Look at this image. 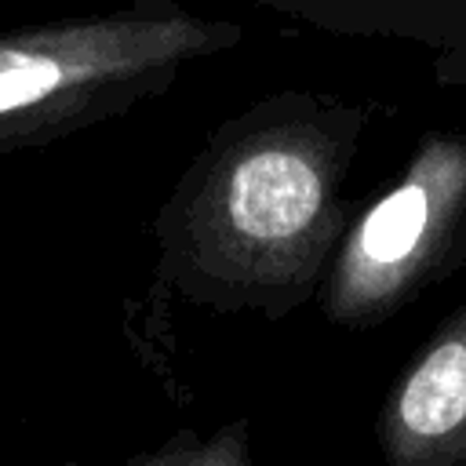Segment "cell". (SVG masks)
I'll use <instances>...</instances> for the list:
<instances>
[{
	"label": "cell",
	"instance_id": "cell-2",
	"mask_svg": "<svg viewBox=\"0 0 466 466\" xmlns=\"http://www.w3.org/2000/svg\"><path fill=\"white\" fill-rule=\"evenodd\" d=\"M240 40V22L182 0H127L0 29V157L116 120Z\"/></svg>",
	"mask_w": 466,
	"mask_h": 466
},
{
	"label": "cell",
	"instance_id": "cell-6",
	"mask_svg": "<svg viewBox=\"0 0 466 466\" xmlns=\"http://www.w3.org/2000/svg\"><path fill=\"white\" fill-rule=\"evenodd\" d=\"M131 466H251L248 422H226L211 437H197L193 430H178L160 448L135 455Z\"/></svg>",
	"mask_w": 466,
	"mask_h": 466
},
{
	"label": "cell",
	"instance_id": "cell-3",
	"mask_svg": "<svg viewBox=\"0 0 466 466\" xmlns=\"http://www.w3.org/2000/svg\"><path fill=\"white\" fill-rule=\"evenodd\" d=\"M466 266V135L426 131L397 182L353 211L317 288L324 320L379 328Z\"/></svg>",
	"mask_w": 466,
	"mask_h": 466
},
{
	"label": "cell",
	"instance_id": "cell-1",
	"mask_svg": "<svg viewBox=\"0 0 466 466\" xmlns=\"http://www.w3.org/2000/svg\"><path fill=\"white\" fill-rule=\"evenodd\" d=\"M379 106L284 87L208 131L153 218L160 291L284 320L309 299L353 218L346 182Z\"/></svg>",
	"mask_w": 466,
	"mask_h": 466
},
{
	"label": "cell",
	"instance_id": "cell-5",
	"mask_svg": "<svg viewBox=\"0 0 466 466\" xmlns=\"http://www.w3.org/2000/svg\"><path fill=\"white\" fill-rule=\"evenodd\" d=\"M335 36L408 40L441 55V73L466 80V0H251Z\"/></svg>",
	"mask_w": 466,
	"mask_h": 466
},
{
	"label": "cell",
	"instance_id": "cell-4",
	"mask_svg": "<svg viewBox=\"0 0 466 466\" xmlns=\"http://www.w3.org/2000/svg\"><path fill=\"white\" fill-rule=\"evenodd\" d=\"M375 444L390 466H466V302L386 390Z\"/></svg>",
	"mask_w": 466,
	"mask_h": 466
}]
</instances>
